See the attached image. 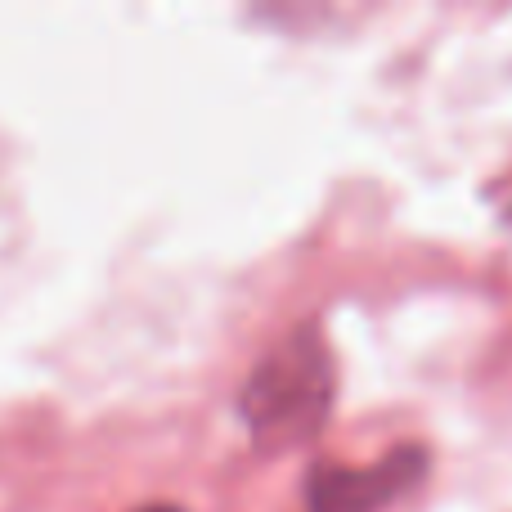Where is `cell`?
<instances>
[{"instance_id":"6da1fadb","label":"cell","mask_w":512,"mask_h":512,"mask_svg":"<svg viewBox=\"0 0 512 512\" xmlns=\"http://www.w3.org/2000/svg\"><path fill=\"white\" fill-rule=\"evenodd\" d=\"M337 400V364L315 319L292 324L239 391V418L248 423L256 450L283 454L310 445L324 432Z\"/></svg>"},{"instance_id":"7a4b0ae2","label":"cell","mask_w":512,"mask_h":512,"mask_svg":"<svg viewBox=\"0 0 512 512\" xmlns=\"http://www.w3.org/2000/svg\"><path fill=\"white\" fill-rule=\"evenodd\" d=\"M432 454L427 445H396L378 463H310L306 472V512H391L405 495L423 486Z\"/></svg>"},{"instance_id":"3957f363","label":"cell","mask_w":512,"mask_h":512,"mask_svg":"<svg viewBox=\"0 0 512 512\" xmlns=\"http://www.w3.org/2000/svg\"><path fill=\"white\" fill-rule=\"evenodd\" d=\"M495 203H499V216H504V225H512V185H508V194H495Z\"/></svg>"},{"instance_id":"277c9868","label":"cell","mask_w":512,"mask_h":512,"mask_svg":"<svg viewBox=\"0 0 512 512\" xmlns=\"http://www.w3.org/2000/svg\"><path fill=\"white\" fill-rule=\"evenodd\" d=\"M140 512H185L180 504H149V508H140Z\"/></svg>"}]
</instances>
